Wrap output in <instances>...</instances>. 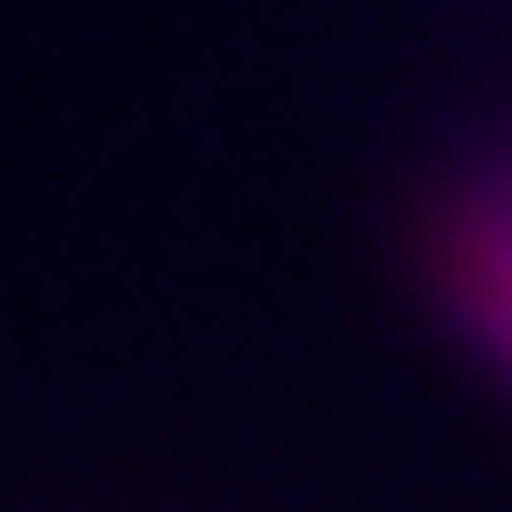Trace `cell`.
<instances>
[{
  "instance_id": "6da1fadb",
  "label": "cell",
  "mask_w": 512,
  "mask_h": 512,
  "mask_svg": "<svg viewBox=\"0 0 512 512\" xmlns=\"http://www.w3.org/2000/svg\"><path fill=\"white\" fill-rule=\"evenodd\" d=\"M432 292L492 352V372L512 382V161H492L482 181H462L442 201V221H432Z\"/></svg>"
}]
</instances>
